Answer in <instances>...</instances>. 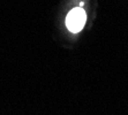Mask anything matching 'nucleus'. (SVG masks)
I'll list each match as a JSON object with an SVG mask.
<instances>
[{
	"mask_svg": "<svg viewBox=\"0 0 128 115\" xmlns=\"http://www.w3.org/2000/svg\"><path fill=\"white\" fill-rule=\"evenodd\" d=\"M86 21V14L82 7L73 8L67 14L66 17V27L73 33H78L84 28Z\"/></svg>",
	"mask_w": 128,
	"mask_h": 115,
	"instance_id": "obj_1",
	"label": "nucleus"
}]
</instances>
